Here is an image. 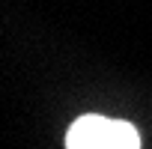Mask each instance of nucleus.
<instances>
[{
  "instance_id": "1",
  "label": "nucleus",
  "mask_w": 152,
  "mask_h": 149,
  "mask_svg": "<svg viewBox=\"0 0 152 149\" xmlns=\"http://www.w3.org/2000/svg\"><path fill=\"white\" fill-rule=\"evenodd\" d=\"M66 149H140V137L122 119L81 116L66 134Z\"/></svg>"
}]
</instances>
